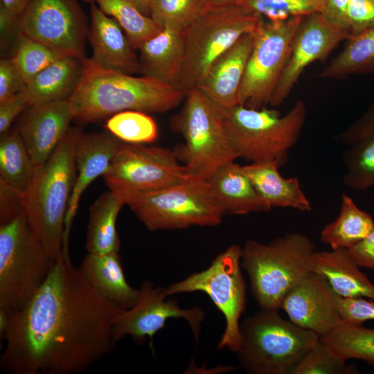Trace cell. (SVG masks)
Returning <instances> with one entry per match:
<instances>
[{
    "label": "cell",
    "instance_id": "1",
    "mask_svg": "<svg viewBox=\"0 0 374 374\" xmlns=\"http://www.w3.org/2000/svg\"><path fill=\"white\" fill-rule=\"evenodd\" d=\"M121 310L89 284L62 247L33 297L9 314L0 367L9 374L82 373L114 350L111 321Z\"/></svg>",
    "mask_w": 374,
    "mask_h": 374
},
{
    "label": "cell",
    "instance_id": "2",
    "mask_svg": "<svg viewBox=\"0 0 374 374\" xmlns=\"http://www.w3.org/2000/svg\"><path fill=\"white\" fill-rule=\"evenodd\" d=\"M186 95L178 86L105 70L84 58L81 78L68 100L73 120L88 123L127 110L166 112L177 107Z\"/></svg>",
    "mask_w": 374,
    "mask_h": 374
},
{
    "label": "cell",
    "instance_id": "3",
    "mask_svg": "<svg viewBox=\"0 0 374 374\" xmlns=\"http://www.w3.org/2000/svg\"><path fill=\"white\" fill-rule=\"evenodd\" d=\"M78 130L70 128L48 160L35 167L23 196L28 223L54 262L62 250L65 219L77 174Z\"/></svg>",
    "mask_w": 374,
    "mask_h": 374
},
{
    "label": "cell",
    "instance_id": "4",
    "mask_svg": "<svg viewBox=\"0 0 374 374\" xmlns=\"http://www.w3.org/2000/svg\"><path fill=\"white\" fill-rule=\"evenodd\" d=\"M314 244L307 235L290 233L269 243L247 240L242 248L241 266L260 309H280L286 295L312 272Z\"/></svg>",
    "mask_w": 374,
    "mask_h": 374
},
{
    "label": "cell",
    "instance_id": "5",
    "mask_svg": "<svg viewBox=\"0 0 374 374\" xmlns=\"http://www.w3.org/2000/svg\"><path fill=\"white\" fill-rule=\"evenodd\" d=\"M236 354L251 374H290L320 336L283 319L278 310L260 309L240 323Z\"/></svg>",
    "mask_w": 374,
    "mask_h": 374
},
{
    "label": "cell",
    "instance_id": "6",
    "mask_svg": "<svg viewBox=\"0 0 374 374\" xmlns=\"http://www.w3.org/2000/svg\"><path fill=\"white\" fill-rule=\"evenodd\" d=\"M54 261L30 226L24 207L0 225V310H21L48 277Z\"/></svg>",
    "mask_w": 374,
    "mask_h": 374
},
{
    "label": "cell",
    "instance_id": "7",
    "mask_svg": "<svg viewBox=\"0 0 374 374\" xmlns=\"http://www.w3.org/2000/svg\"><path fill=\"white\" fill-rule=\"evenodd\" d=\"M172 126L184 139L173 150L195 177L207 180L219 167L238 158L222 112L197 87L187 91Z\"/></svg>",
    "mask_w": 374,
    "mask_h": 374
},
{
    "label": "cell",
    "instance_id": "8",
    "mask_svg": "<svg viewBox=\"0 0 374 374\" xmlns=\"http://www.w3.org/2000/svg\"><path fill=\"white\" fill-rule=\"evenodd\" d=\"M113 192L150 231L215 226L224 215L206 180L195 179L154 190Z\"/></svg>",
    "mask_w": 374,
    "mask_h": 374
},
{
    "label": "cell",
    "instance_id": "9",
    "mask_svg": "<svg viewBox=\"0 0 374 374\" xmlns=\"http://www.w3.org/2000/svg\"><path fill=\"white\" fill-rule=\"evenodd\" d=\"M222 114L238 157L251 162L276 160L281 166L301 135L307 108L298 100L283 116L266 107L254 109L242 105Z\"/></svg>",
    "mask_w": 374,
    "mask_h": 374
},
{
    "label": "cell",
    "instance_id": "10",
    "mask_svg": "<svg viewBox=\"0 0 374 374\" xmlns=\"http://www.w3.org/2000/svg\"><path fill=\"white\" fill-rule=\"evenodd\" d=\"M264 19L242 6L203 10L183 30L184 62L179 87H196L212 64L242 36L254 33Z\"/></svg>",
    "mask_w": 374,
    "mask_h": 374
},
{
    "label": "cell",
    "instance_id": "11",
    "mask_svg": "<svg viewBox=\"0 0 374 374\" xmlns=\"http://www.w3.org/2000/svg\"><path fill=\"white\" fill-rule=\"evenodd\" d=\"M242 247L229 246L210 266L181 281L164 287L166 296L202 292L207 294L225 319V328L217 348L237 353L241 341L240 319L246 307V283L241 271Z\"/></svg>",
    "mask_w": 374,
    "mask_h": 374
},
{
    "label": "cell",
    "instance_id": "12",
    "mask_svg": "<svg viewBox=\"0 0 374 374\" xmlns=\"http://www.w3.org/2000/svg\"><path fill=\"white\" fill-rule=\"evenodd\" d=\"M305 17L263 20L253 33L239 93V105L260 109L270 105L285 67L294 37Z\"/></svg>",
    "mask_w": 374,
    "mask_h": 374
},
{
    "label": "cell",
    "instance_id": "13",
    "mask_svg": "<svg viewBox=\"0 0 374 374\" xmlns=\"http://www.w3.org/2000/svg\"><path fill=\"white\" fill-rule=\"evenodd\" d=\"M103 177L109 189L116 192L154 190L199 179L179 163L174 150L125 143Z\"/></svg>",
    "mask_w": 374,
    "mask_h": 374
},
{
    "label": "cell",
    "instance_id": "14",
    "mask_svg": "<svg viewBox=\"0 0 374 374\" xmlns=\"http://www.w3.org/2000/svg\"><path fill=\"white\" fill-rule=\"evenodd\" d=\"M89 29L78 0H30L19 17L22 35L82 59Z\"/></svg>",
    "mask_w": 374,
    "mask_h": 374
},
{
    "label": "cell",
    "instance_id": "15",
    "mask_svg": "<svg viewBox=\"0 0 374 374\" xmlns=\"http://www.w3.org/2000/svg\"><path fill=\"white\" fill-rule=\"evenodd\" d=\"M139 299L136 305L121 310L112 319L114 337L116 342L130 336L135 342L143 344L148 337L153 350V337L165 327L170 318H183L188 323L194 337L198 341L204 311L199 307L180 308L175 300L166 299L164 287H154L150 280L144 281L139 289Z\"/></svg>",
    "mask_w": 374,
    "mask_h": 374
},
{
    "label": "cell",
    "instance_id": "16",
    "mask_svg": "<svg viewBox=\"0 0 374 374\" xmlns=\"http://www.w3.org/2000/svg\"><path fill=\"white\" fill-rule=\"evenodd\" d=\"M347 35L321 13L304 18L291 46L289 57L270 105L277 107L287 98L305 69L325 60Z\"/></svg>",
    "mask_w": 374,
    "mask_h": 374
},
{
    "label": "cell",
    "instance_id": "17",
    "mask_svg": "<svg viewBox=\"0 0 374 374\" xmlns=\"http://www.w3.org/2000/svg\"><path fill=\"white\" fill-rule=\"evenodd\" d=\"M338 296L325 278L312 271L286 295L280 308L294 323L321 337L343 321Z\"/></svg>",
    "mask_w": 374,
    "mask_h": 374
},
{
    "label": "cell",
    "instance_id": "18",
    "mask_svg": "<svg viewBox=\"0 0 374 374\" xmlns=\"http://www.w3.org/2000/svg\"><path fill=\"white\" fill-rule=\"evenodd\" d=\"M72 120L68 99L31 105L22 114L16 129L35 166L48 160L69 130Z\"/></svg>",
    "mask_w": 374,
    "mask_h": 374
},
{
    "label": "cell",
    "instance_id": "19",
    "mask_svg": "<svg viewBox=\"0 0 374 374\" xmlns=\"http://www.w3.org/2000/svg\"><path fill=\"white\" fill-rule=\"evenodd\" d=\"M123 143L108 131L84 134L78 130L75 149L77 174L66 212L64 239L69 240L82 195L97 177L105 174Z\"/></svg>",
    "mask_w": 374,
    "mask_h": 374
},
{
    "label": "cell",
    "instance_id": "20",
    "mask_svg": "<svg viewBox=\"0 0 374 374\" xmlns=\"http://www.w3.org/2000/svg\"><path fill=\"white\" fill-rule=\"evenodd\" d=\"M89 35L93 54L88 60L101 69L127 74L141 73L139 56L119 24L91 3Z\"/></svg>",
    "mask_w": 374,
    "mask_h": 374
},
{
    "label": "cell",
    "instance_id": "21",
    "mask_svg": "<svg viewBox=\"0 0 374 374\" xmlns=\"http://www.w3.org/2000/svg\"><path fill=\"white\" fill-rule=\"evenodd\" d=\"M253 44V33L242 36L211 66L196 87L222 112L239 105V93Z\"/></svg>",
    "mask_w": 374,
    "mask_h": 374
},
{
    "label": "cell",
    "instance_id": "22",
    "mask_svg": "<svg viewBox=\"0 0 374 374\" xmlns=\"http://www.w3.org/2000/svg\"><path fill=\"white\" fill-rule=\"evenodd\" d=\"M139 50L142 75L179 87L184 62L183 30L163 28Z\"/></svg>",
    "mask_w": 374,
    "mask_h": 374
},
{
    "label": "cell",
    "instance_id": "23",
    "mask_svg": "<svg viewBox=\"0 0 374 374\" xmlns=\"http://www.w3.org/2000/svg\"><path fill=\"white\" fill-rule=\"evenodd\" d=\"M359 267L348 249L312 253V271L325 278L338 296L374 300V284Z\"/></svg>",
    "mask_w": 374,
    "mask_h": 374
},
{
    "label": "cell",
    "instance_id": "24",
    "mask_svg": "<svg viewBox=\"0 0 374 374\" xmlns=\"http://www.w3.org/2000/svg\"><path fill=\"white\" fill-rule=\"evenodd\" d=\"M206 181L224 214L245 215L271 209L241 166L234 161L219 167Z\"/></svg>",
    "mask_w": 374,
    "mask_h": 374
},
{
    "label": "cell",
    "instance_id": "25",
    "mask_svg": "<svg viewBox=\"0 0 374 374\" xmlns=\"http://www.w3.org/2000/svg\"><path fill=\"white\" fill-rule=\"evenodd\" d=\"M79 269L99 294L122 309H130L139 301V290L132 287L127 281L118 252L88 253Z\"/></svg>",
    "mask_w": 374,
    "mask_h": 374
},
{
    "label": "cell",
    "instance_id": "26",
    "mask_svg": "<svg viewBox=\"0 0 374 374\" xmlns=\"http://www.w3.org/2000/svg\"><path fill=\"white\" fill-rule=\"evenodd\" d=\"M276 160L251 162L241 166L263 200L271 207L291 208L303 212L312 210V204L296 178H284Z\"/></svg>",
    "mask_w": 374,
    "mask_h": 374
},
{
    "label": "cell",
    "instance_id": "27",
    "mask_svg": "<svg viewBox=\"0 0 374 374\" xmlns=\"http://www.w3.org/2000/svg\"><path fill=\"white\" fill-rule=\"evenodd\" d=\"M84 59L63 55L37 74L21 90L29 106L69 99L81 78Z\"/></svg>",
    "mask_w": 374,
    "mask_h": 374
},
{
    "label": "cell",
    "instance_id": "28",
    "mask_svg": "<svg viewBox=\"0 0 374 374\" xmlns=\"http://www.w3.org/2000/svg\"><path fill=\"white\" fill-rule=\"evenodd\" d=\"M123 205V199L110 190L93 203L89 210L86 235L85 248L88 253L119 252L121 242L116 224Z\"/></svg>",
    "mask_w": 374,
    "mask_h": 374
},
{
    "label": "cell",
    "instance_id": "29",
    "mask_svg": "<svg viewBox=\"0 0 374 374\" xmlns=\"http://www.w3.org/2000/svg\"><path fill=\"white\" fill-rule=\"evenodd\" d=\"M373 227L371 215L358 208L350 196L342 193L339 214L324 226L320 240L332 249H349L366 238Z\"/></svg>",
    "mask_w": 374,
    "mask_h": 374
},
{
    "label": "cell",
    "instance_id": "30",
    "mask_svg": "<svg viewBox=\"0 0 374 374\" xmlns=\"http://www.w3.org/2000/svg\"><path fill=\"white\" fill-rule=\"evenodd\" d=\"M344 49L319 74L343 79L355 74L374 75V27L347 39Z\"/></svg>",
    "mask_w": 374,
    "mask_h": 374
},
{
    "label": "cell",
    "instance_id": "31",
    "mask_svg": "<svg viewBox=\"0 0 374 374\" xmlns=\"http://www.w3.org/2000/svg\"><path fill=\"white\" fill-rule=\"evenodd\" d=\"M35 167L17 129L1 135L0 180L24 196L32 181Z\"/></svg>",
    "mask_w": 374,
    "mask_h": 374
},
{
    "label": "cell",
    "instance_id": "32",
    "mask_svg": "<svg viewBox=\"0 0 374 374\" xmlns=\"http://www.w3.org/2000/svg\"><path fill=\"white\" fill-rule=\"evenodd\" d=\"M95 3L121 26L134 49H139L148 39L162 28L145 15L133 0H83Z\"/></svg>",
    "mask_w": 374,
    "mask_h": 374
},
{
    "label": "cell",
    "instance_id": "33",
    "mask_svg": "<svg viewBox=\"0 0 374 374\" xmlns=\"http://www.w3.org/2000/svg\"><path fill=\"white\" fill-rule=\"evenodd\" d=\"M320 340L340 359H355L374 366V329L342 321Z\"/></svg>",
    "mask_w": 374,
    "mask_h": 374
},
{
    "label": "cell",
    "instance_id": "34",
    "mask_svg": "<svg viewBox=\"0 0 374 374\" xmlns=\"http://www.w3.org/2000/svg\"><path fill=\"white\" fill-rule=\"evenodd\" d=\"M107 131L125 143L146 144L155 141L158 126L148 113L127 110L109 117L105 125Z\"/></svg>",
    "mask_w": 374,
    "mask_h": 374
},
{
    "label": "cell",
    "instance_id": "35",
    "mask_svg": "<svg viewBox=\"0 0 374 374\" xmlns=\"http://www.w3.org/2000/svg\"><path fill=\"white\" fill-rule=\"evenodd\" d=\"M350 145L344 158V184L357 190L374 187V130Z\"/></svg>",
    "mask_w": 374,
    "mask_h": 374
},
{
    "label": "cell",
    "instance_id": "36",
    "mask_svg": "<svg viewBox=\"0 0 374 374\" xmlns=\"http://www.w3.org/2000/svg\"><path fill=\"white\" fill-rule=\"evenodd\" d=\"M326 0H243L242 6L264 19L283 21L321 13Z\"/></svg>",
    "mask_w": 374,
    "mask_h": 374
},
{
    "label": "cell",
    "instance_id": "37",
    "mask_svg": "<svg viewBox=\"0 0 374 374\" xmlns=\"http://www.w3.org/2000/svg\"><path fill=\"white\" fill-rule=\"evenodd\" d=\"M63 55L66 54L21 34L11 57L26 84Z\"/></svg>",
    "mask_w": 374,
    "mask_h": 374
},
{
    "label": "cell",
    "instance_id": "38",
    "mask_svg": "<svg viewBox=\"0 0 374 374\" xmlns=\"http://www.w3.org/2000/svg\"><path fill=\"white\" fill-rule=\"evenodd\" d=\"M203 0H154L150 17L161 28L183 30L203 11Z\"/></svg>",
    "mask_w": 374,
    "mask_h": 374
},
{
    "label": "cell",
    "instance_id": "39",
    "mask_svg": "<svg viewBox=\"0 0 374 374\" xmlns=\"http://www.w3.org/2000/svg\"><path fill=\"white\" fill-rule=\"evenodd\" d=\"M357 368L349 365L319 340L292 369L290 374H353Z\"/></svg>",
    "mask_w": 374,
    "mask_h": 374
},
{
    "label": "cell",
    "instance_id": "40",
    "mask_svg": "<svg viewBox=\"0 0 374 374\" xmlns=\"http://www.w3.org/2000/svg\"><path fill=\"white\" fill-rule=\"evenodd\" d=\"M366 298L338 296V308L341 320L351 325L362 326L374 321V300Z\"/></svg>",
    "mask_w": 374,
    "mask_h": 374
},
{
    "label": "cell",
    "instance_id": "41",
    "mask_svg": "<svg viewBox=\"0 0 374 374\" xmlns=\"http://www.w3.org/2000/svg\"><path fill=\"white\" fill-rule=\"evenodd\" d=\"M346 17L348 38L374 27V0H349Z\"/></svg>",
    "mask_w": 374,
    "mask_h": 374
},
{
    "label": "cell",
    "instance_id": "42",
    "mask_svg": "<svg viewBox=\"0 0 374 374\" xmlns=\"http://www.w3.org/2000/svg\"><path fill=\"white\" fill-rule=\"evenodd\" d=\"M26 83L12 57L0 60V103L21 91Z\"/></svg>",
    "mask_w": 374,
    "mask_h": 374
},
{
    "label": "cell",
    "instance_id": "43",
    "mask_svg": "<svg viewBox=\"0 0 374 374\" xmlns=\"http://www.w3.org/2000/svg\"><path fill=\"white\" fill-rule=\"evenodd\" d=\"M0 223L13 219L24 207L23 195L0 180Z\"/></svg>",
    "mask_w": 374,
    "mask_h": 374
},
{
    "label": "cell",
    "instance_id": "44",
    "mask_svg": "<svg viewBox=\"0 0 374 374\" xmlns=\"http://www.w3.org/2000/svg\"><path fill=\"white\" fill-rule=\"evenodd\" d=\"M28 107L29 105L22 91L0 103L1 135L9 130L15 118L23 114Z\"/></svg>",
    "mask_w": 374,
    "mask_h": 374
},
{
    "label": "cell",
    "instance_id": "45",
    "mask_svg": "<svg viewBox=\"0 0 374 374\" xmlns=\"http://www.w3.org/2000/svg\"><path fill=\"white\" fill-rule=\"evenodd\" d=\"M374 130V103L348 129L339 136L340 143L351 145Z\"/></svg>",
    "mask_w": 374,
    "mask_h": 374
},
{
    "label": "cell",
    "instance_id": "46",
    "mask_svg": "<svg viewBox=\"0 0 374 374\" xmlns=\"http://www.w3.org/2000/svg\"><path fill=\"white\" fill-rule=\"evenodd\" d=\"M349 0H326L321 15L324 18L343 30L348 36L347 33V8Z\"/></svg>",
    "mask_w": 374,
    "mask_h": 374
},
{
    "label": "cell",
    "instance_id": "47",
    "mask_svg": "<svg viewBox=\"0 0 374 374\" xmlns=\"http://www.w3.org/2000/svg\"><path fill=\"white\" fill-rule=\"evenodd\" d=\"M348 251L359 267L374 270V227L366 238Z\"/></svg>",
    "mask_w": 374,
    "mask_h": 374
},
{
    "label": "cell",
    "instance_id": "48",
    "mask_svg": "<svg viewBox=\"0 0 374 374\" xmlns=\"http://www.w3.org/2000/svg\"><path fill=\"white\" fill-rule=\"evenodd\" d=\"M1 48H5L8 41L20 35L19 16L14 15L0 4Z\"/></svg>",
    "mask_w": 374,
    "mask_h": 374
},
{
    "label": "cell",
    "instance_id": "49",
    "mask_svg": "<svg viewBox=\"0 0 374 374\" xmlns=\"http://www.w3.org/2000/svg\"><path fill=\"white\" fill-rule=\"evenodd\" d=\"M30 0H1L0 4L8 11L21 16L28 6Z\"/></svg>",
    "mask_w": 374,
    "mask_h": 374
},
{
    "label": "cell",
    "instance_id": "50",
    "mask_svg": "<svg viewBox=\"0 0 374 374\" xmlns=\"http://www.w3.org/2000/svg\"><path fill=\"white\" fill-rule=\"evenodd\" d=\"M242 1L243 0H203V10L233 6H240Z\"/></svg>",
    "mask_w": 374,
    "mask_h": 374
},
{
    "label": "cell",
    "instance_id": "51",
    "mask_svg": "<svg viewBox=\"0 0 374 374\" xmlns=\"http://www.w3.org/2000/svg\"><path fill=\"white\" fill-rule=\"evenodd\" d=\"M140 10L146 15L150 16L152 5L154 0H133Z\"/></svg>",
    "mask_w": 374,
    "mask_h": 374
}]
</instances>
